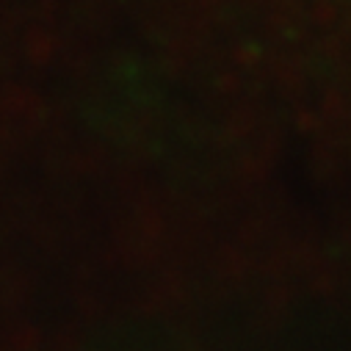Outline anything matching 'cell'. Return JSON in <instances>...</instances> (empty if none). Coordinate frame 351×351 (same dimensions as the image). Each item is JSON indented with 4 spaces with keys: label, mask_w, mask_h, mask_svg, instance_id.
<instances>
[]
</instances>
